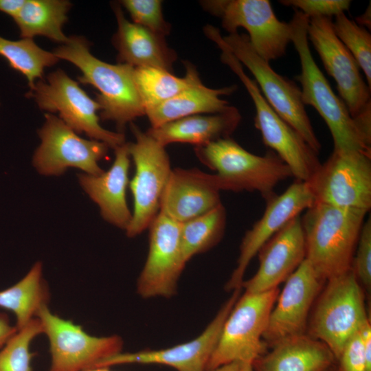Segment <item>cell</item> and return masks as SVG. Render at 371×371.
Listing matches in <instances>:
<instances>
[{
  "instance_id": "cell-1",
  "label": "cell",
  "mask_w": 371,
  "mask_h": 371,
  "mask_svg": "<svg viewBox=\"0 0 371 371\" xmlns=\"http://www.w3.org/2000/svg\"><path fill=\"white\" fill-rule=\"evenodd\" d=\"M53 53L59 60L69 61L79 69L80 83L91 85L99 91L95 101L100 106V116L102 120L114 122L118 132L123 133L127 124L145 115L134 82V67L98 59L82 36H69Z\"/></svg>"
},
{
  "instance_id": "cell-2",
  "label": "cell",
  "mask_w": 371,
  "mask_h": 371,
  "mask_svg": "<svg viewBox=\"0 0 371 371\" xmlns=\"http://www.w3.org/2000/svg\"><path fill=\"white\" fill-rule=\"evenodd\" d=\"M367 213L359 210L313 203L300 216L305 259L324 282L352 269L353 256Z\"/></svg>"
},
{
  "instance_id": "cell-3",
  "label": "cell",
  "mask_w": 371,
  "mask_h": 371,
  "mask_svg": "<svg viewBox=\"0 0 371 371\" xmlns=\"http://www.w3.org/2000/svg\"><path fill=\"white\" fill-rule=\"evenodd\" d=\"M294 10L289 22L291 43L300 61L301 71L296 79L301 85L303 104L313 106L326 124L333 139L334 151L358 150L371 154V141L362 133L357 122L334 93L313 58L307 36L308 17Z\"/></svg>"
},
{
  "instance_id": "cell-4",
  "label": "cell",
  "mask_w": 371,
  "mask_h": 371,
  "mask_svg": "<svg viewBox=\"0 0 371 371\" xmlns=\"http://www.w3.org/2000/svg\"><path fill=\"white\" fill-rule=\"evenodd\" d=\"M197 158L216 171L227 190L258 192L266 200L277 185L293 177L289 166L273 151L254 155L231 137L195 146Z\"/></svg>"
},
{
  "instance_id": "cell-5",
  "label": "cell",
  "mask_w": 371,
  "mask_h": 371,
  "mask_svg": "<svg viewBox=\"0 0 371 371\" xmlns=\"http://www.w3.org/2000/svg\"><path fill=\"white\" fill-rule=\"evenodd\" d=\"M325 284L308 318L306 334L324 342L337 360L347 341L370 319L365 292L352 269Z\"/></svg>"
},
{
  "instance_id": "cell-6",
  "label": "cell",
  "mask_w": 371,
  "mask_h": 371,
  "mask_svg": "<svg viewBox=\"0 0 371 371\" xmlns=\"http://www.w3.org/2000/svg\"><path fill=\"white\" fill-rule=\"evenodd\" d=\"M279 293L277 287L239 296L223 324L206 371L234 362L252 368L268 347L262 335Z\"/></svg>"
},
{
  "instance_id": "cell-7",
  "label": "cell",
  "mask_w": 371,
  "mask_h": 371,
  "mask_svg": "<svg viewBox=\"0 0 371 371\" xmlns=\"http://www.w3.org/2000/svg\"><path fill=\"white\" fill-rule=\"evenodd\" d=\"M216 45L221 51L222 63L239 78L254 102V125L263 143L289 166L296 180L306 181L321 164L319 154L273 110L224 41H218Z\"/></svg>"
},
{
  "instance_id": "cell-8",
  "label": "cell",
  "mask_w": 371,
  "mask_h": 371,
  "mask_svg": "<svg viewBox=\"0 0 371 371\" xmlns=\"http://www.w3.org/2000/svg\"><path fill=\"white\" fill-rule=\"evenodd\" d=\"M27 96L33 98L41 110L58 113L59 117L78 134L85 133L113 149L126 143L124 133L111 131L100 125L99 104L61 69L49 74L46 80H37Z\"/></svg>"
},
{
  "instance_id": "cell-9",
  "label": "cell",
  "mask_w": 371,
  "mask_h": 371,
  "mask_svg": "<svg viewBox=\"0 0 371 371\" xmlns=\"http://www.w3.org/2000/svg\"><path fill=\"white\" fill-rule=\"evenodd\" d=\"M135 141L128 142L135 175L130 181L133 211L126 234L133 238L149 227L159 212L161 197L172 168L164 146L133 122L130 124Z\"/></svg>"
},
{
  "instance_id": "cell-10",
  "label": "cell",
  "mask_w": 371,
  "mask_h": 371,
  "mask_svg": "<svg viewBox=\"0 0 371 371\" xmlns=\"http://www.w3.org/2000/svg\"><path fill=\"white\" fill-rule=\"evenodd\" d=\"M223 38L234 56L253 75L260 92L273 110L319 154L322 145L302 102L300 88L293 80L276 72L269 62L259 56L247 34L236 32Z\"/></svg>"
},
{
  "instance_id": "cell-11",
  "label": "cell",
  "mask_w": 371,
  "mask_h": 371,
  "mask_svg": "<svg viewBox=\"0 0 371 371\" xmlns=\"http://www.w3.org/2000/svg\"><path fill=\"white\" fill-rule=\"evenodd\" d=\"M304 182L314 203L368 212L371 208V154L333 150Z\"/></svg>"
},
{
  "instance_id": "cell-12",
  "label": "cell",
  "mask_w": 371,
  "mask_h": 371,
  "mask_svg": "<svg viewBox=\"0 0 371 371\" xmlns=\"http://www.w3.org/2000/svg\"><path fill=\"white\" fill-rule=\"evenodd\" d=\"M206 11L219 17L229 34L239 27L248 33L256 54L270 62L282 57L291 42L289 23L280 21L268 0H208L201 1Z\"/></svg>"
},
{
  "instance_id": "cell-13",
  "label": "cell",
  "mask_w": 371,
  "mask_h": 371,
  "mask_svg": "<svg viewBox=\"0 0 371 371\" xmlns=\"http://www.w3.org/2000/svg\"><path fill=\"white\" fill-rule=\"evenodd\" d=\"M43 334L48 339L49 371H82L122 352L119 335L96 337L81 326L52 313L48 306L38 313Z\"/></svg>"
},
{
  "instance_id": "cell-14",
  "label": "cell",
  "mask_w": 371,
  "mask_h": 371,
  "mask_svg": "<svg viewBox=\"0 0 371 371\" xmlns=\"http://www.w3.org/2000/svg\"><path fill=\"white\" fill-rule=\"evenodd\" d=\"M44 116V124L38 131L41 143L32 158L33 166L41 175L58 176L69 168L92 175L104 171L99 161L106 156L108 145L80 137L52 113H47Z\"/></svg>"
},
{
  "instance_id": "cell-15",
  "label": "cell",
  "mask_w": 371,
  "mask_h": 371,
  "mask_svg": "<svg viewBox=\"0 0 371 371\" xmlns=\"http://www.w3.org/2000/svg\"><path fill=\"white\" fill-rule=\"evenodd\" d=\"M307 36L326 71L335 80L351 117L355 119L371 112V88L363 80L352 55L336 36L331 18L309 19Z\"/></svg>"
},
{
  "instance_id": "cell-16",
  "label": "cell",
  "mask_w": 371,
  "mask_h": 371,
  "mask_svg": "<svg viewBox=\"0 0 371 371\" xmlns=\"http://www.w3.org/2000/svg\"><path fill=\"white\" fill-rule=\"evenodd\" d=\"M149 249L137 281V293L145 299L173 296L186 265L180 238V223L159 212L150 225Z\"/></svg>"
},
{
  "instance_id": "cell-17",
  "label": "cell",
  "mask_w": 371,
  "mask_h": 371,
  "mask_svg": "<svg viewBox=\"0 0 371 371\" xmlns=\"http://www.w3.org/2000/svg\"><path fill=\"white\" fill-rule=\"evenodd\" d=\"M266 208L259 220L242 239L237 265L225 284V290L241 289L245 271L260 249L277 232L314 203L304 181L296 180L282 194L266 199Z\"/></svg>"
},
{
  "instance_id": "cell-18",
  "label": "cell",
  "mask_w": 371,
  "mask_h": 371,
  "mask_svg": "<svg viewBox=\"0 0 371 371\" xmlns=\"http://www.w3.org/2000/svg\"><path fill=\"white\" fill-rule=\"evenodd\" d=\"M285 282L262 335L267 346L306 334L309 314L325 283L306 259Z\"/></svg>"
},
{
  "instance_id": "cell-19",
  "label": "cell",
  "mask_w": 371,
  "mask_h": 371,
  "mask_svg": "<svg viewBox=\"0 0 371 371\" xmlns=\"http://www.w3.org/2000/svg\"><path fill=\"white\" fill-rule=\"evenodd\" d=\"M240 290L232 291V295L223 304L214 319L194 339L165 349L122 352L101 361L95 368L137 363L164 365L177 371H206L223 324L238 299Z\"/></svg>"
},
{
  "instance_id": "cell-20",
  "label": "cell",
  "mask_w": 371,
  "mask_h": 371,
  "mask_svg": "<svg viewBox=\"0 0 371 371\" xmlns=\"http://www.w3.org/2000/svg\"><path fill=\"white\" fill-rule=\"evenodd\" d=\"M221 190L227 188L216 174H207L196 168H172L159 212L183 223L221 203Z\"/></svg>"
},
{
  "instance_id": "cell-21",
  "label": "cell",
  "mask_w": 371,
  "mask_h": 371,
  "mask_svg": "<svg viewBox=\"0 0 371 371\" xmlns=\"http://www.w3.org/2000/svg\"><path fill=\"white\" fill-rule=\"evenodd\" d=\"M259 267L255 275L244 280L245 292L262 293L278 285L305 259V243L300 216L288 223L258 251Z\"/></svg>"
},
{
  "instance_id": "cell-22",
  "label": "cell",
  "mask_w": 371,
  "mask_h": 371,
  "mask_svg": "<svg viewBox=\"0 0 371 371\" xmlns=\"http://www.w3.org/2000/svg\"><path fill=\"white\" fill-rule=\"evenodd\" d=\"M114 151V161L107 171L98 175L82 173L78 179L83 190L99 207L103 219L125 231L132 217L126 201L131 157L128 142Z\"/></svg>"
},
{
  "instance_id": "cell-23",
  "label": "cell",
  "mask_w": 371,
  "mask_h": 371,
  "mask_svg": "<svg viewBox=\"0 0 371 371\" xmlns=\"http://www.w3.org/2000/svg\"><path fill=\"white\" fill-rule=\"evenodd\" d=\"M113 8L117 24L113 41L117 51L118 63L172 72L177 54L167 45L165 36L129 21L120 3H113Z\"/></svg>"
},
{
  "instance_id": "cell-24",
  "label": "cell",
  "mask_w": 371,
  "mask_h": 371,
  "mask_svg": "<svg viewBox=\"0 0 371 371\" xmlns=\"http://www.w3.org/2000/svg\"><path fill=\"white\" fill-rule=\"evenodd\" d=\"M241 118L238 110L232 106L223 113L190 115L156 128L150 127L146 132L164 147L172 143H187L199 146L230 137Z\"/></svg>"
},
{
  "instance_id": "cell-25",
  "label": "cell",
  "mask_w": 371,
  "mask_h": 371,
  "mask_svg": "<svg viewBox=\"0 0 371 371\" xmlns=\"http://www.w3.org/2000/svg\"><path fill=\"white\" fill-rule=\"evenodd\" d=\"M253 363L255 371H328L336 361L330 348L307 334L284 339Z\"/></svg>"
},
{
  "instance_id": "cell-26",
  "label": "cell",
  "mask_w": 371,
  "mask_h": 371,
  "mask_svg": "<svg viewBox=\"0 0 371 371\" xmlns=\"http://www.w3.org/2000/svg\"><path fill=\"white\" fill-rule=\"evenodd\" d=\"M236 89V85L212 89L200 79L176 96L148 110L146 115L151 128H156L190 115L223 113L232 106L221 95L232 94Z\"/></svg>"
},
{
  "instance_id": "cell-27",
  "label": "cell",
  "mask_w": 371,
  "mask_h": 371,
  "mask_svg": "<svg viewBox=\"0 0 371 371\" xmlns=\"http://www.w3.org/2000/svg\"><path fill=\"white\" fill-rule=\"evenodd\" d=\"M71 5L67 0H25L12 19L21 38L44 36L61 45L69 38L63 27L68 20L67 14Z\"/></svg>"
},
{
  "instance_id": "cell-28",
  "label": "cell",
  "mask_w": 371,
  "mask_h": 371,
  "mask_svg": "<svg viewBox=\"0 0 371 371\" xmlns=\"http://www.w3.org/2000/svg\"><path fill=\"white\" fill-rule=\"evenodd\" d=\"M49 298L43 263L38 261L19 281L0 291V307L14 315L18 330L36 318L40 310L48 306Z\"/></svg>"
},
{
  "instance_id": "cell-29",
  "label": "cell",
  "mask_w": 371,
  "mask_h": 371,
  "mask_svg": "<svg viewBox=\"0 0 371 371\" xmlns=\"http://www.w3.org/2000/svg\"><path fill=\"white\" fill-rule=\"evenodd\" d=\"M186 74L179 78L155 67L134 68V82L146 112L176 96L200 80L196 67L185 62Z\"/></svg>"
},
{
  "instance_id": "cell-30",
  "label": "cell",
  "mask_w": 371,
  "mask_h": 371,
  "mask_svg": "<svg viewBox=\"0 0 371 371\" xmlns=\"http://www.w3.org/2000/svg\"><path fill=\"white\" fill-rule=\"evenodd\" d=\"M226 211L220 203L196 218L180 223V238L183 260L205 252L222 239L226 226Z\"/></svg>"
},
{
  "instance_id": "cell-31",
  "label": "cell",
  "mask_w": 371,
  "mask_h": 371,
  "mask_svg": "<svg viewBox=\"0 0 371 371\" xmlns=\"http://www.w3.org/2000/svg\"><path fill=\"white\" fill-rule=\"evenodd\" d=\"M0 56L10 66L27 79L30 89L43 78L46 67L54 65L59 59L53 52L40 47L33 39L12 41L0 36Z\"/></svg>"
},
{
  "instance_id": "cell-32",
  "label": "cell",
  "mask_w": 371,
  "mask_h": 371,
  "mask_svg": "<svg viewBox=\"0 0 371 371\" xmlns=\"http://www.w3.org/2000/svg\"><path fill=\"white\" fill-rule=\"evenodd\" d=\"M43 334V327L37 317L18 329L0 349V371H32L34 353L31 352V345Z\"/></svg>"
},
{
  "instance_id": "cell-33",
  "label": "cell",
  "mask_w": 371,
  "mask_h": 371,
  "mask_svg": "<svg viewBox=\"0 0 371 371\" xmlns=\"http://www.w3.org/2000/svg\"><path fill=\"white\" fill-rule=\"evenodd\" d=\"M333 26L337 38L352 55L362 69L371 88V35L365 27L342 12L337 15Z\"/></svg>"
},
{
  "instance_id": "cell-34",
  "label": "cell",
  "mask_w": 371,
  "mask_h": 371,
  "mask_svg": "<svg viewBox=\"0 0 371 371\" xmlns=\"http://www.w3.org/2000/svg\"><path fill=\"white\" fill-rule=\"evenodd\" d=\"M120 4L129 13L133 23L164 36L170 33V25L164 18L161 1L122 0Z\"/></svg>"
},
{
  "instance_id": "cell-35",
  "label": "cell",
  "mask_w": 371,
  "mask_h": 371,
  "mask_svg": "<svg viewBox=\"0 0 371 371\" xmlns=\"http://www.w3.org/2000/svg\"><path fill=\"white\" fill-rule=\"evenodd\" d=\"M352 269L367 294L371 291V219L363 223L352 259Z\"/></svg>"
},
{
  "instance_id": "cell-36",
  "label": "cell",
  "mask_w": 371,
  "mask_h": 371,
  "mask_svg": "<svg viewBox=\"0 0 371 371\" xmlns=\"http://www.w3.org/2000/svg\"><path fill=\"white\" fill-rule=\"evenodd\" d=\"M279 2L300 11L308 19L336 16L348 10L351 5L350 0H281Z\"/></svg>"
},
{
  "instance_id": "cell-37",
  "label": "cell",
  "mask_w": 371,
  "mask_h": 371,
  "mask_svg": "<svg viewBox=\"0 0 371 371\" xmlns=\"http://www.w3.org/2000/svg\"><path fill=\"white\" fill-rule=\"evenodd\" d=\"M360 330L344 346L337 359V371H366L365 352Z\"/></svg>"
},
{
  "instance_id": "cell-38",
  "label": "cell",
  "mask_w": 371,
  "mask_h": 371,
  "mask_svg": "<svg viewBox=\"0 0 371 371\" xmlns=\"http://www.w3.org/2000/svg\"><path fill=\"white\" fill-rule=\"evenodd\" d=\"M360 331L365 352L366 371H371V325L370 319L363 325Z\"/></svg>"
},
{
  "instance_id": "cell-39",
  "label": "cell",
  "mask_w": 371,
  "mask_h": 371,
  "mask_svg": "<svg viewBox=\"0 0 371 371\" xmlns=\"http://www.w3.org/2000/svg\"><path fill=\"white\" fill-rule=\"evenodd\" d=\"M16 326H12L8 315L0 313V349L16 333Z\"/></svg>"
},
{
  "instance_id": "cell-40",
  "label": "cell",
  "mask_w": 371,
  "mask_h": 371,
  "mask_svg": "<svg viewBox=\"0 0 371 371\" xmlns=\"http://www.w3.org/2000/svg\"><path fill=\"white\" fill-rule=\"evenodd\" d=\"M25 0H0V12L13 18L21 10Z\"/></svg>"
},
{
  "instance_id": "cell-41",
  "label": "cell",
  "mask_w": 371,
  "mask_h": 371,
  "mask_svg": "<svg viewBox=\"0 0 371 371\" xmlns=\"http://www.w3.org/2000/svg\"><path fill=\"white\" fill-rule=\"evenodd\" d=\"M355 22L361 26L370 27V5L363 14L357 18Z\"/></svg>"
},
{
  "instance_id": "cell-42",
  "label": "cell",
  "mask_w": 371,
  "mask_h": 371,
  "mask_svg": "<svg viewBox=\"0 0 371 371\" xmlns=\"http://www.w3.org/2000/svg\"><path fill=\"white\" fill-rule=\"evenodd\" d=\"M243 367L247 366H245L239 363L234 362L218 367L212 371H240Z\"/></svg>"
},
{
  "instance_id": "cell-43",
  "label": "cell",
  "mask_w": 371,
  "mask_h": 371,
  "mask_svg": "<svg viewBox=\"0 0 371 371\" xmlns=\"http://www.w3.org/2000/svg\"><path fill=\"white\" fill-rule=\"evenodd\" d=\"M82 371H111V370H110L109 368H95L87 369Z\"/></svg>"
},
{
  "instance_id": "cell-44",
  "label": "cell",
  "mask_w": 371,
  "mask_h": 371,
  "mask_svg": "<svg viewBox=\"0 0 371 371\" xmlns=\"http://www.w3.org/2000/svg\"><path fill=\"white\" fill-rule=\"evenodd\" d=\"M240 371H253L252 368L243 367Z\"/></svg>"
}]
</instances>
